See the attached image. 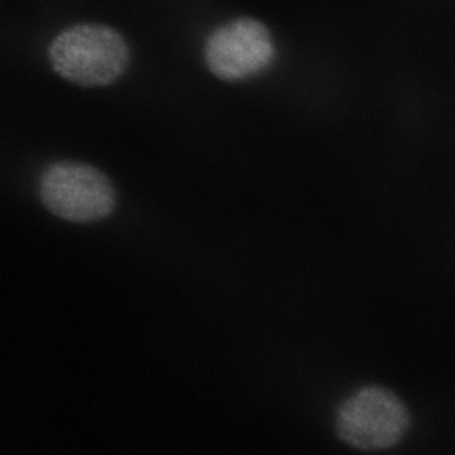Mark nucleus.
Returning a JSON list of instances; mask_svg holds the SVG:
<instances>
[{
	"label": "nucleus",
	"instance_id": "obj_1",
	"mask_svg": "<svg viewBox=\"0 0 455 455\" xmlns=\"http://www.w3.org/2000/svg\"><path fill=\"white\" fill-rule=\"evenodd\" d=\"M53 70L68 82L97 88L116 83L130 65V47L112 27L86 23L60 33L50 47Z\"/></svg>",
	"mask_w": 455,
	"mask_h": 455
},
{
	"label": "nucleus",
	"instance_id": "obj_2",
	"mask_svg": "<svg viewBox=\"0 0 455 455\" xmlns=\"http://www.w3.org/2000/svg\"><path fill=\"white\" fill-rule=\"evenodd\" d=\"M40 197L47 211L73 223H94L109 217L116 190L101 171L80 163L62 161L42 173Z\"/></svg>",
	"mask_w": 455,
	"mask_h": 455
},
{
	"label": "nucleus",
	"instance_id": "obj_3",
	"mask_svg": "<svg viewBox=\"0 0 455 455\" xmlns=\"http://www.w3.org/2000/svg\"><path fill=\"white\" fill-rule=\"evenodd\" d=\"M409 427L406 407L386 388H362L341 405L337 431L344 442L362 451H381L397 444Z\"/></svg>",
	"mask_w": 455,
	"mask_h": 455
},
{
	"label": "nucleus",
	"instance_id": "obj_4",
	"mask_svg": "<svg viewBox=\"0 0 455 455\" xmlns=\"http://www.w3.org/2000/svg\"><path fill=\"white\" fill-rule=\"evenodd\" d=\"M274 38L267 27L251 17L236 18L209 36L204 49L206 66L224 82L257 76L275 59Z\"/></svg>",
	"mask_w": 455,
	"mask_h": 455
}]
</instances>
